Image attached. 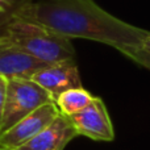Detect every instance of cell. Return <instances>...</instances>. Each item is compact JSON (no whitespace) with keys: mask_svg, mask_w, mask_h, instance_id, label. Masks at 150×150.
<instances>
[{"mask_svg":"<svg viewBox=\"0 0 150 150\" xmlns=\"http://www.w3.org/2000/svg\"><path fill=\"white\" fill-rule=\"evenodd\" d=\"M46 28L66 38H84L121 52L141 47L148 30L99 7L93 0H28L9 15Z\"/></svg>","mask_w":150,"mask_h":150,"instance_id":"1","label":"cell"},{"mask_svg":"<svg viewBox=\"0 0 150 150\" xmlns=\"http://www.w3.org/2000/svg\"><path fill=\"white\" fill-rule=\"evenodd\" d=\"M0 37L49 65L75 61V49L70 38L37 24L9 17L0 28Z\"/></svg>","mask_w":150,"mask_h":150,"instance_id":"2","label":"cell"},{"mask_svg":"<svg viewBox=\"0 0 150 150\" xmlns=\"http://www.w3.org/2000/svg\"><path fill=\"white\" fill-rule=\"evenodd\" d=\"M47 103H54L53 98L32 79H24V78L7 79L1 132L9 129L23 117Z\"/></svg>","mask_w":150,"mask_h":150,"instance_id":"3","label":"cell"},{"mask_svg":"<svg viewBox=\"0 0 150 150\" xmlns=\"http://www.w3.org/2000/svg\"><path fill=\"white\" fill-rule=\"evenodd\" d=\"M59 115L55 103H47L30 112L9 129L0 133V149L17 150L36 137Z\"/></svg>","mask_w":150,"mask_h":150,"instance_id":"4","label":"cell"},{"mask_svg":"<svg viewBox=\"0 0 150 150\" xmlns=\"http://www.w3.org/2000/svg\"><path fill=\"white\" fill-rule=\"evenodd\" d=\"M69 117L78 136H84L93 141H112L115 138L113 125L107 107L98 96L84 109Z\"/></svg>","mask_w":150,"mask_h":150,"instance_id":"5","label":"cell"},{"mask_svg":"<svg viewBox=\"0 0 150 150\" xmlns=\"http://www.w3.org/2000/svg\"><path fill=\"white\" fill-rule=\"evenodd\" d=\"M30 79L41 86L54 101L65 91L82 87L79 70L75 61L52 63L32 75Z\"/></svg>","mask_w":150,"mask_h":150,"instance_id":"6","label":"cell"},{"mask_svg":"<svg viewBox=\"0 0 150 150\" xmlns=\"http://www.w3.org/2000/svg\"><path fill=\"white\" fill-rule=\"evenodd\" d=\"M49 66L37 58L32 57L20 47L12 45L0 37V75L7 79L24 78L30 79L37 71Z\"/></svg>","mask_w":150,"mask_h":150,"instance_id":"7","label":"cell"},{"mask_svg":"<svg viewBox=\"0 0 150 150\" xmlns=\"http://www.w3.org/2000/svg\"><path fill=\"white\" fill-rule=\"evenodd\" d=\"M76 136L70 117L59 113L44 130L17 150H63Z\"/></svg>","mask_w":150,"mask_h":150,"instance_id":"8","label":"cell"},{"mask_svg":"<svg viewBox=\"0 0 150 150\" xmlns=\"http://www.w3.org/2000/svg\"><path fill=\"white\" fill-rule=\"evenodd\" d=\"M95 96L83 87H76L67 90L62 92L55 99V105H57L59 113L65 116H73V115L84 109Z\"/></svg>","mask_w":150,"mask_h":150,"instance_id":"9","label":"cell"},{"mask_svg":"<svg viewBox=\"0 0 150 150\" xmlns=\"http://www.w3.org/2000/svg\"><path fill=\"white\" fill-rule=\"evenodd\" d=\"M122 55H125L127 58H129L130 61H133L134 63L142 66V67L150 70V53L142 50L141 47H130V49H124L121 50Z\"/></svg>","mask_w":150,"mask_h":150,"instance_id":"10","label":"cell"},{"mask_svg":"<svg viewBox=\"0 0 150 150\" xmlns=\"http://www.w3.org/2000/svg\"><path fill=\"white\" fill-rule=\"evenodd\" d=\"M28 0H0V16H4L5 13H12L17 9L21 4H24Z\"/></svg>","mask_w":150,"mask_h":150,"instance_id":"11","label":"cell"},{"mask_svg":"<svg viewBox=\"0 0 150 150\" xmlns=\"http://www.w3.org/2000/svg\"><path fill=\"white\" fill-rule=\"evenodd\" d=\"M5 91H7V78L0 75V132H1L3 117H4L5 107Z\"/></svg>","mask_w":150,"mask_h":150,"instance_id":"12","label":"cell"},{"mask_svg":"<svg viewBox=\"0 0 150 150\" xmlns=\"http://www.w3.org/2000/svg\"><path fill=\"white\" fill-rule=\"evenodd\" d=\"M141 49L145 50V52H148V53H150V32L149 30H148V33H146L145 38H144V41H142Z\"/></svg>","mask_w":150,"mask_h":150,"instance_id":"13","label":"cell"},{"mask_svg":"<svg viewBox=\"0 0 150 150\" xmlns=\"http://www.w3.org/2000/svg\"><path fill=\"white\" fill-rule=\"evenodd\" d=\"M8 18H9V17H8ZM8 18H4V17H3V16H0V28H1V25L5 23V21L8 20Z\"/></svg>","mask_w":150,"mask_h":150,"instance_id":"14","label":"cell"},{"mask_svg":"<svg viewBox=\"0 0 150 150\" xmlns=\"http://www.w3.org/2000/svg\"><path fill=\"white\" fill-rule=\"evenodd\" d=\"M0 150H7V149H0Z\"/></svg>","mask_w":150,"mask_h":150,"instance_id":"15","label":"cell"}]
</instances>
